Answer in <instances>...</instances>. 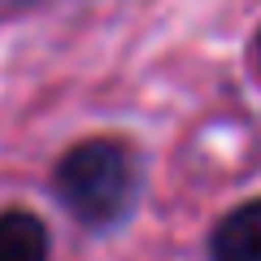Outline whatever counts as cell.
I'll use <instances>...</instances> for the list:
<instances>
[{"mask_svg": "<svg viewBox=\"0 0 261 261\" xmlns=\"http://www.w3.org/2000/svg\"><path fill=\"white\" fill-rule=\"evenodd\" d=\"M0 261H48V226L31 209H0Z\"/></svg>", "mask_w": 261, "mask_h": 261, "instance_id": "3957f363", "label": "cell"}, {"mask_svg": "<svg viewBox=\"0 0 261 261\" xmlns=\"http://www.w3.org/2000/svg\"><path fill=\"white\" fill-rule=\"evenodd\" d=\"M53 187L61 205L79 218L83 226H118L135 205L140 192V170L135 152L122 140H83L57 161Z\"/></svg>", "mask_w": 261, "mask_h": 261, "instance_id": "6da1fadb", "label": "cell"}, {"mask_svg": "<svg viewBox=\"0 0 261 261\" xmlns=\"http://www.w3.org/2000/svg\"><path fill=\"white\" fill-rule=\"evenodd\" d=\"M257 53H261V39H257Z\"/></svg>", "mask_w": 261, "mask_h": 261, "instance_id": "277c9868", "label": "cell"}, {"mask_svg": "<svg viewBox=\"0 0 261 261\" xmlns=\"http://www.w3.org/2000/svg\"><path fill=\"white\" fill-rule=\"evenodd\" d=\"M209 261H261V196L235 205L209 235Z\"/></svg>", "mask_w": 261, "mask_h": 261, "instance_id": "7a4b0ae2", "label": "cell"}]
</instances>
